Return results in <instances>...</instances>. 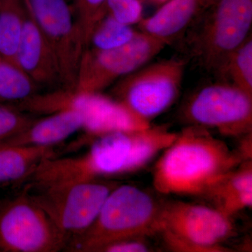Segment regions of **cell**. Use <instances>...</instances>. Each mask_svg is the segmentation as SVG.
<instances>
[{
    "label": "cell",
    "mask_w": 252,
    "mask_h": 252,
    "mask_svg": "<svg viewBox=\"0 0 252 252\" xmlns=\"http://www.w3.org/2000/svg\"><path fill=\"white\" fill-rule=\"evenodd\" d=\"M67 242L26 186L0 203V252H58Z\"/></svg>",
    "instance_id": "9c48e42d"
},
{
    "label": "cell",
    "mask_w": 252,
    "mask_h": 252,
    "mask_svg": "<svg viewBox=\"0 0 252 252\" xmlns=\"http://www.w3.org/2000/svg\"><path fill=\"white\" fill-rule=\"evenodd\" d=\"M1 59H1V56H0V63H1Z\"/></svg>",
    "instance_id": "484cf974"
},
{
    "label": "cell",
    "mask_w": 252,
    "mask_h": 252,
    "mask_svg": "<svg viewBox=\"0 0 252 252\" xmlns=\"http://www.w3.org/2000/svg\"><path fill=\"white\" fill-rule=\"evenodd\" d=\"M59 64L63 89H74L85 46L65 0H25Z\"/></svg>",
    "instance_id": "7c38bea8"
},
{
    "label": "cell",
    "mask_w": 252,
    "mask_h": 252,
    "mask_svg": "<svg viewBox=\"0 0 252 252\" xmlns=\"http://www.w3.org/2000/svg\"><path fill=\"white\" fill-rule=\"evenodd\" d=\"M153 170L154 189L164 195L203 196L245 160L238 150L199 126L177 132Z\"/></svg>",
    "instance_id": "7a4b0ae2"
},
{
    "label": "cell",
    "mask_w": 252,
    "mask_h": 252,
    "mask_svg": "<svg viewBox=\"0 0 252 252\" xmlns=\"http://www.w3.org/2000/svg\"><path fill=\"white\" fill-rule=\"evenodd\" d=\"M56 147L0 143V185L28 181L41 162L57 157Z\"/></svg>",
    "instance_id": "e0dca14e"
},
{
    "label": "cell",
    "mask_w": 252,
    "mask_h": 252,
    "mask_svg": "<svg viewBox=\"0 0 252 252\" xmlns=\"http://www.w3.org/2000/svg\"><path fill=\"white\" fill-rule=\"evenodd\" d=\"M182 115L190 126L243 137L252 133V95L228 81L208 84L187 99Z\"/></svg>",
    "instance_id": "ba28073f"
},
{
    "label": "cell",
    "mask_w": 252,
    "mask_h": 252,
    "mask_svg": "<svg viewBox=\"0 0 252 252\" xmlns=\"http://www.w3.org/2000/svg\"><path fill=\"white\" fill-rule=\"evenodd\" d=\"M160 205L150 193L138 187L118 185L106 198L93 224L72 240L66 250L99 252L119 240L155 235Z\"/></svg>",
    "instance_id": "277c9868"
},
{
    "label": "cell",
    "mask_w": 252,
    "mask_h": 252,
    "mask_svg": "<svg viewBox=\"0 0 252 252\" xmlns=\"http://www.w3.org/2000/svg\"><path fill=\"white\" fill-rule=\"evenodd\" d=\"M107 14L119 22L133 26L142 19V6L140 0H107Z\"/></svg>",
    "instance_id": "cb8c5ba5"
},
{
    "label": "cell",
    "mask_w": 252,
    "mask_h": 252,
    "mask_svg": "<svg viewBox=\"0 0 252 252\" xmlns=\"http://www.w3.org/2000/svg\"><path fill=\"white\" fill-rule=\"evenodd\" d=\"M27 13L25 0H0V56L1 59L15 62Z\"/></svg>",
    "instance_id": "ac0fdd59"
},
{
    "label": "cell",
    "mask_w": 252,
    "mask_h": 252,
    "mask_svg": "<svg viewBox=\"0 0 252 252\" xmlns=\"http://www.w3.org/2000/svg\"><path fill=\"white\" fill-rule=\"evenodd\" d=\"M165 126L142 130L116 131L91 141L79 157L50 158L41 162L34 180L43 185L104 180L143 169L177 137Z\"/></svg>",
    "instance_id": "6da1fadb"
},
{
    "label": "cell",
    "mask_w": 252,
    "mask_h": 252,
    "mask_svg": "<svg viewBox=\"0 0 252 252\" xmlns=\"http://www.w3.org/2000/svg\"><path fill=\"white\" fill-rule=\"evenodd\" d=\"M84 126L85 118L80 112L69 109L59 111L42 119H36L26 130L3 143L56 147L83 130Z\"/></svg>",
    "instance_id": "9a60e30c"
},
{
    "label": "cell",
    "mask_w": 252,
    "mask_h": 252,
    "mask_svg": "<svg viewBox=\"0 0 252 252\" xmlns=\"http://www.w3.org/2000/svg\"><path fill=\"white\" fill-rule=\"evenodd\" d=\"M107 0H74V18L85 49L93 29L104 15Z\"/></svg>",
    "instance_id": "7402d4cb"
},
{
    "label": "cell",
    "mask_w": 252,
    "mask_h": 252,
    "mask_svg": "<svg viewBox=\"0 0 252 252\" xmlns=\"http://www.w3.org/2000/svg\"><path fill=\"white\" fill-rule=\"evenodd\" d=\"M181 40L193 61L221 76L228 58L251 35L252 0H207Z\"/></svg>",
    "instance_id": "3957f363"
},
{
    "label": "cell",
    "mask_w": 252,
    "mask_h": 252,
    "mask_svg": "<svg viewBox=\"0 0 252 252\" xmlns=\"http://www.w3.org/2000/svg\"><path fill=\"white\" fill-rule=\"evenodd\" d=\"M132 26L118 21L108 14L96 23L89 38L88 48L110 50L126 45L138 34Z\"/></svg>",
    "instance_id": "ffe728a7"
},
{
    "label": "cell",
    "mask_w": 252,
    "mask_h": 252,
    "mask_svg": "<svg viewBox=\"0 0 252 252\" xmlns=\"http://www.w3.org/2000/svg\"><path fill=\"white\" fill-rule=\"evenodd\" d=\"M27 10L15 63L39 87L63 89L61 70L54 52L28 7Z\"/></svg>",
    "instance_id": "4fadbf2b"
},
{
    "label": "cell",
    "mask_w": 252,
    "mask_h": 252,
    "mask_svg": "<svg viewBox=\"0 0 252 252\" xmlns=\"http://www.w3.org/2000/svg\"><path fill=\"white\" fill-rule=\"evenodd\" d=\"M156 234L172 252H228L224 244L235 227L233 218L214 207L177 200L161 203Z\"/></svg>",
    "instance_id": "5b68a950"
},
{
    "label": "cell",
    "mask_w": 252,
    "mask_h": 252,
    "mask_svg": "<svg viewBox=\"0 0 252 252\" xmlns=\"http://www.w3.org/2000/svg\"><path fill=\"white\" fill-rule=\"evenodd\" d=\"M35 119L13 106L0 104V143L22 132Z\"/></svg>",
    "instance_id": "603a6c76"
},
{
    "label": "cell",
    "mask_w": 252,
    "mask_h": 252,
    "mask_svg": "<svg viewBox=\"0 0 252 252\" xmlns=\"http://www.w3.org/2000/svg\"><path fill=\"white\" fill-rule=\"evenodd\" d=\"M117 185L104 180L47 186L30 182L26 185L31 198L62 233L67 247L93 224L106 198Z\"/></svg>",
    "instance_id": "8992f818"
},
{
    "label": "cell",
    "mask_w": 252,
    "mask_h": 252,
    "mask_svg": "<svg viewBox=\"0 0 252 252\" xmlns=\"http://www.w3.org/2000/svg\"><path fill=\"white\" fill-rule=\"evenodd\" d=\"M220 79L252 95V35L230 55Z\"/></svg>",
    "instance_id": "44dd1931"
},
{
    "label": "cell",
    "mask_w": 252,
    "mask_h": 252,
    "mask_svg": "<svg viewBox=\"0 0 252 252\" xmlns=\"http://www.w3.org/2000/svg\"><path fill=\"white\" fill-rule=\"evenodd\" d=\"M205 0H170L155 14L142 18L140 31L167 45L181 40L196 18Z\"/></svg>",
    "instance_id": "5bb4252c"
},
{
    "label": "cell",
    "mask_w": 252,
    "mask_h": 252,
    "mask_svg": "<svg viewBox=\"0 0 252 252\" xmlns=\"http://www.w3.org/2000/svg\"><path fill=\"white\" fill-rule=\"evenodd\" d=\"M41 88L15 62L0 63V104L15 105L39 94Z\"/></svg>",
    "instance_id": "d6986e66"
},
{
    "label": "cell",
    "mask_w": 252,
    "mask_h": 252,
    "mask_svg": "<svg viewBox=\"0 0 252 252\" xmlns=\"http://www.w3.org/2000/svg\"><path fill=\"white\" fill-rule=\"evenodd\" d=\"M49 112L74 110L85 118V135L77 142L90 143L97 136L116 131L138 130L147 128L151 123L141 119L122 102L102 93L79 92L74 89H60L52 91L46 99Z\"/></svg>",
    "instance_id": "8fae6325"
},
{
    "label": "cell",
    "mask_w": 252,
    "mask_h": 252,
    "mask_svg": "<svg viewBox=\"0 0 252 252\" xmlns=\"http://www.w3.org/2000/svg\"><path fill=\"white\" fill-rule=\"evenodd\" d=\"M145 238L126 239L106 245L99 252H148L152 251Z\"/></svg>",
    "instance_id": "d4e9b609"
},
{
    "label": "cell",
    "mask_w": 252,
    "mask_h": 252,
    "mask_svg": "<svg viewBox=\"0 0 252 252\" xmlns=\"http://www.w3.org/2000/svg\"><path fill=\"white\" fill-rule=\"evenodd\" d=\"M187 64V60L182 59L146 64L122 78L114 89V99L151 123L178 98Z\"/></svg>",
    "instance_id": "52a82bcc"
},
{
    "label": "cell",
    "mask_w": 252,
    "mask_h": 252,
    "mask_svg": "<svg viewBox=\"0 0 252 252\" xmlns=\"http://www.w3.org/2000/svg\"><path fill=\"white\" fill-rule=\"evenodd\" d=\"M166 46L163 41L139 31L132 41L117 49L88 48L81 56L74 90L102 93L118 79L145 65Z\"/></svg>",
    "instance_id": "30bf717a"
},
{
    "label": "cell",
    "mask_w": 252,
    "mask_h": 252,
    "mask_svg": "<svg viewBox=\"0 0 252 252\" xmlns=\"http://www.w3.org/2000/svg\"><path fill=\"white\" fill-rule=\"evenodd\" d=\"M204 197L212 207L227 216H233L252 206V164L243 162L207 192Z\"/></svg>",
    "instance_id": "2e32d148"
}]
</instances>
